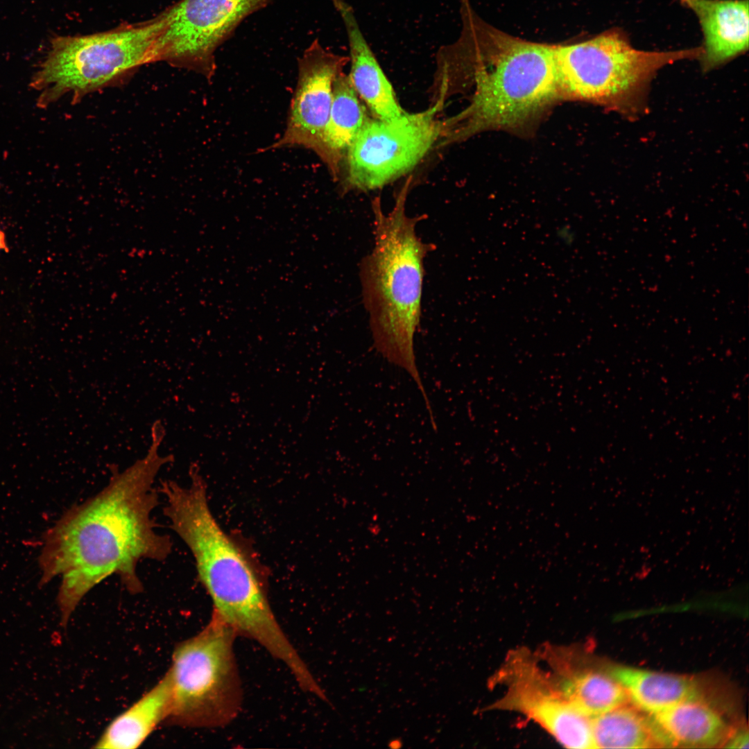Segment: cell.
<instances>
[{
	"instance_id": "cell-1",
	"label": "cell",
	"mask_w": 749,
	"mask_h": 749,
	"mask_svg": "<svg viewBox=\"0 0 749 749\" xmlns=\"http://www.w3.org/2000/svg\"><path fill=\"white\" fill-rule=\"evenodd\" d=\"M166 435L162 423L151 427L146 455L119 471L112 467L107 485L85 501L72 506L44 534L39 557L40 587L61 577L56 597L60 624L69 620L81 600L111 576L131 592L143 587L137 574L141 560H165L171 537L160 533L152 517L159 504L155 479L173 456H160Z\"/></svg>"
},
{
	"instance_id": "cell-2",
	"label": "cell",
	"mask_w": 749,
	"mask_h": 749,
	"mask_svg": "<svg viewBox=\"0 0 749 749\" xmlns=\"http://www.w3.org/2000/svg\"><path fill=\"white\" fill-rule=\"evenodd\" d=\"M190 483L162 481L164 513L194 558L199 580L212 601L213 614L236 634L251 639L289 669L301 657L273 612L255 564L220 526L209 506L203 478L195 465Z\"/></svg>"
},
{
	"instance_id": "cell-3",
	"label": "cell",
	"mask_w": 749,
	"mask_h": 749,
	"mask_svg": "<svg viewBox=\"0 0 749 749\" xmlns=\"http://www.w3.org/2000/svg\"><path fill=\"white\" fill-rule=\"evenodd\" d=\"M469 17L458 58L467 61L458 64L471 67L474 92L465 109L442 121L437 148L487 130L526 131L563 100L554 45L523 40Z\"/></svg>"
},
{
	"instance_id": "cell-4",
	"label": "cell",
	"mask_w": 749,
	"mask_h": 749,
	"mask_svg": "<svg viewBox=\"0 0 749 749\" xmlns=\"http://www.w3.org/2000/svg\"><path fill=\"white\" fill-rule=\"evenodd\" d=\"M411 184L409 177L388 214L383 212L379 197L372 201L374 246L361 262L360 277L376 350L409 374L428 407L431 404L415 363L413 339L421 317L424 259L434 246L416 234V225L424 216L406 214Z\"/></svg>"
},
{
	"instance_id": "cell-5",
	"label": "cell",
	"mask_w": 749,
	"mask_h": 749,
	"mask_svg": "<svg viewBox=\"0 0 749 749\" xmlns=\"http://www.w3.org/2000/svg\"><path fill=\"white\" fill-rule=\"evenodd\" d=\"M166 21L165 10L146 21L107 31L53 35L30 83L40 93L37 106L46 109L67 94L74 104L87 94L124 83L140 67L153 62L155 45Z\"/></svg>"
},
{
	"instance_id": "cell-6",
	"label": "cell",
	"mask_w": 749,
	"mask_h": 749,
	"mask_svg": "<svg viewBox=\"0 0 749 749\" xmlns=\"http://www.w3.org/2000/svg\"><path fill=\"white\" fill-rule=\"evenodd\" d=\"M702 48L648 51L634 48L619 29L569 45H554L562 99L602 106L628 118L642 114L649 85L663 67L699 58Z\"/></svg>"
},
{
	"instance_id": "cell-7",
	"label": "cell",
	"mask_w": 749,
	"mask_h": 749,
	"mask_svg": "<svg viewBox=\"0 0 749 749\" xmlns=\"http://www.w3.org/2000/svg\"><path fill=\"white\" fill-rule=\"evenodd\" d=\"M234 630L212 614L197 634L179 643L167 673L171 685L166 721L181 727H223L239 714L243 700L234 654Z\"/></svg>"
},
{
	"instance_id": "cell-8",
	"label": "cell",
	"mask_w": 749,
	"mask_h": 749,
	"mask_svg": "<svg viewBox=\"0 0 749 749\" xmlns=\"http://www.w3.org/2000/svg\"><path fill=\"white\" fill-rule=\"evenodd\" d=\"M444 104L382 120L369 117L347 151L340 178L343 193L381 189L416 166L438 143Z\"/></svg>"
},
{
	"instance_id": "cell-9",
	"label": "cell",
	"mask_w": 749,
	"mask_h": 749,
	"mask_svg": "<svg viewBox=\"0 0 749 749\" xmlns=\"http://www.w3.org/2000/svg\"><path fill=\"white\" fill-rule=\"evenodd\" d=\"M501 694L490 709L519 713L569 748H594L592 717L556 687L535 653L511 651L492 678Z\"/></svg>"
},
{
	"instance_id": "cell-10",
	"label": "cell",
	"mask_w": 749,
	"mask_h": 749,
	"mask_svg": "<svg viewBox=\"0 0 749 749\" xmlns=\"http://www.w3.org/2000/svg\"><path fill=\"white\" fill-rule=\"evenodd\" d=\"M270 0H180L166 9L167 21L153 50V62L198 73L209 82L215 52L248 16Z\"/></svg>"
},
{
	"instance_id": "cell-11",
	"label": "cell",
	"mask_w": 749,
	"mask_h": 749,
	"mask_svg": "<svg viewBox=\"0 0 749 749\" xmlns=\"http://www.w3.org/2000/svg\"><path fill=\"white\" fill-rule=\"evenodd\" d=\"M349 58L325 49L316 39L298 59V76L286 128L266 150L302 147L314 152L327 123L333 85Z\"/></svg>"
},
{
	"instance_id": "cell-12",
	"label": "cell",
	"mask_w": 749,
	"mask_h": 749,
	"mask_svg": "<svg viewBox=\"0 0 749 749\" xmlns=\"http://www.w3.org/2000/svg\"><path fill=\"white\" fill-rule=\"evenodd\" d=\"M534 653L556 687L587 716L592 718L629 702L608 666L595 664L580 645L544 644Z\"/></svg>"
},
{
	"instance_id": "cell-13",
	"label": "cell",
	"mask_w": 749,
	"mask_h": 749,
	"mask_svg": "<svg viewBox=\"0 0 749 749\" xmlns=\"http://www.w3.org/2000/svg\"><path fill=\"white\" fill-rule=\"evenodd\" d=\"M680 1L699 20L704 36L699 59L704 71L712 70L748 50V0Z\"/></svg>"
},
{
	"instance_id": "cell-14",
	"label": "cell",
	"mask_w": 749,
	"mask_h": 749,
	"mask_svg": "<svg viewBox=\"0 0 749 749\" xmlns=\"http://www.w3.org/2000/svg\"><path fill=\"white\" fill-rule=\"evenodd\" d=\"M333 3L347 33L351 66L348 77L354 90L373 117L388 120L399 117L406 111L365 40L352 7L345 0H333Z\"/></svg>"
},
{
	"instance_id": "cell-15",
	"label": "cell",
	"mask_w": 749,
	"mask_h": 749,
	"mask_svg": "<svg viewBox=\"0 0 749 749\" xmlns=\"http://www.w3.org/2000/svg\"><path fill=\"white\" fill-rule=\"evenodd\" d=\"M649 716L661 747H722L732 730L700 696Z\"/></svg>"
},
{
	"instance_id": "cell-16",
	"label": "cell",
	"mask_w": 749,
	"mask_h": 749,
	"mask_svg": "<svg viewBox=\"0 0 749 749\" xmlns=\"http://www.w3.org/2000/svg\"><path fill=\"white\" fill-rule=\"evenodd\" d=\"M370 117L348 75L341 72L333 85L329 117L314 153L338 181L347 151Z\"/></svg>"
},
{
	"instance_id": "cell-17",
	"label": "cell",
	"mask_w": 749,
	"mask_h": 749,
	"mask_svg": "<svg viewBox=\"0 0 749 749\" xmlns=\"http://www.w3.org/2000/svg\"><path fill=\"white\" fill-rule=\"evenodd\" d=\"M171 704L167 672L163 678L107 726L94 745L101 749L139 747L156 727L166 721Z\"/></svg>"
},
{
	"instance_id": "cell-18",
	"label": "cell",
	"mask_w": 749,
	"mask_h": 749,
	"mask_svg": "<svg viewBox=\"0 0 749 749\" xmlns=\"http://www.w3.org/2000/svg\"><path fill=\"white\" fill-rule=\"evenodd\" d=\"M612 675L625 689L629 702L648 716L700 696L691 678L623 666H610Z\"/></svg>"
},
{
	"instance_id": "cell-19",
	"label": "cell",
	"mask_w": 749,
	"mask_h": 749,
	"mask_svg": "<svg viewBox=\"0 0 749 749\" xmlns=\"http://www.w3.org/2000/svg\"><path fill=\"white\" fill-rule=\"evenodd\" d=\"M627 704L592 718L594 748H651L660 745L651 718Z\"/></svg>"
},
{
	"instance_id": "cell-20",
	"label": "cell",
	"mask_w": 749,
	"mask_h": 749,
	"mask_svg": "<svg viewBox=\"0 0 749 749\" xmlns=\"http://www.w3.org/2000/svg\"><path fill=\"white\" fill-rule=\"evenodd\" d=\"M748 731L747 728L741 727L735 730H731L723 748H748Z\"/></svg>"
},
{
	"instance_id": "cell-21",
	"label": "cell",
	"mask_w": 749,
	"mask_h": 749,
	"mask_svg": "<svg viewBox=\"0 0 749 749\" xmlns=\"http://www.w3.org/2000/svg\"><path fill=\"white\" fill-rule=\"evenodd\" d=\"M556 237L564 245L571 246L576 241V232L569 224H563L556 232Z\"/></svg>"
},
{
	"instance_id": "cell-22",
	"label": "cell",
	"mask_w": 749,
	"mask_h": 749,
	"mask_svg": "<svg viewBox=\"0 0 749 749\" xmlns=\"http://www.w3.org/2000/svg\"><path fill=\"white\" fill-rule=\"evenodd\" d=\"M0 250H5L6 252H8V247L6 246V241H5V234H4L3 232L1 230V229H0Z\"/></svg>"
},
{
	"instance_id": "cell-23",
	"label": "cell",
	"mask_w": 749,
	"mask_h": 749,
	"mask_svg": "<svg viewBox=\"0 0 749 749\" xmlns=\"http://www.w3.org/2000/svg\"><path fill=\"white\" fill-rule=\"evenodd\" d=\"M388 746L392 748H399L402 746V741L400 739H395L389 742Z\"/></svg>"
}]
</instances>
